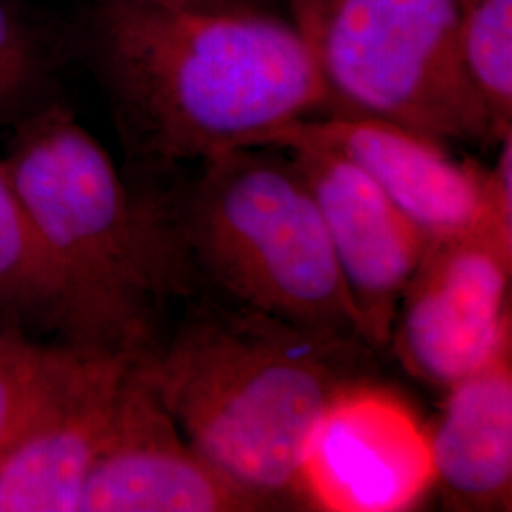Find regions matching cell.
I'll return each mask as SVG.
<instances>
[{
  "label": "cell",
  "instance_id": "12",
  "mask_svg": "<svg viewBox=\"0 0 512 512\" xmlns=\"http://www.w3.org/2000/svg\"><path fill=\"white\" fill-rule=\"evenodd\" d=\"M444 391L429 431L442 503L450 511H511L512 340Z\"/></svg>",
  "mask_w": 512,
  "mask_h": 512
},
{
  "label": "cell",
  "instance_id": "3",
  "mask_svg": "<svg viewBox=\"0 0 512 512\" xmlns=\"http://www.w3.org/2000/svg\"><path fill=\"white\" fill-rule=\"evenodd\" d=\"M0 165L65 285L74 348L141 355L190 296L147 184H129L71 110L25 116Z\"/></svg>",
  "mask_w": 512,
  "mask_h": 512
},
{
  "label": "cell",
  "instance_id": "4",
  "mask_svg": "<svg viewBox=\"0 0 512 512\" xmlns=\"http://www.w3.org/2000/svg\"><path fill=\"white\" fill-rule=\"evenodd\" d=\"M147 184L190 296L219 294L365 344L325 222L289 152L234 148L202 160L190 179L167 171Z\"/></svg>",
  "mask_w": 512,
  "mask_h": 512
},
{
  "label": "cell",
  "instance_id": "9",
  "mask_svg": "<svg viewBox=\"0 0 512 512\" xmlns=\"http://www.w3.org/2000/svg\"><path fill=\"white\" fill-rule=\"evenodd\" d=\"M281 150L310 186L366 346L389 349L404 291L429 241L346 156L310 145Z\"/></svg>",
  "mask_w": 512,
  "mask_h": 512
},
{
  "label": "cell",
  "instance_id": "16",
  "mask_svg": "<svg viewBox=\"0 0 512 512\" xmlns=\"http://www.w3.org/2000/svg\"><path fill=\"white\" fill-rule=\"evenodd\" d=\"M42 69L37 40L10 0H0V120L31 97Z\"/></svg>",
  "mask_w": 512,
  "mask_h": 512
},
{
  "label": "cell",
  "instance_id": "6",
  "mask_svg": "<svg viewBox=\"0 0 512 512\" xmlns=\"http://www.w3.org/2000/svg\"><path fill=\"white\" fill-rule=\"evenodd\" d=\"M512 249L476 228L427 243L391 346L421 382L448 389L512 340Z\"/></svg>",
  "mask_w": 512,
  "mask_h": 512
},
{
  "label": "cell",
  "instance_id": "10",
  "mask_svg": "<svg viewBox=\"0 0 512 512\" xmlns=\"http://www.w3.org/2000/svg\"><path fill=\"white\" fill-rule=\"evenodd\" d=\"M298 145L334 150L359 165L429 243L484 222L490 167L459 162L435 137L374 116L329 112L277 129L262 147Z\"/></svg>",
  "mask_w": 512,
  "mask_h": 512
},
{
  "label": "cell",
  "instance_id": "15",
  "mask_svg": "<svg viewBox=\"0 0 512 512\" xmlns=\"http://www.w3.org/2000/svg\"><path fill=\"white\" fill-rule=\"evenodd\" d=\"M467 69L497 143L512 133V0H452Z\"/></svg>",
  "mask_w": 512,
  "mask_h": 512
},
{
  "label": "cell",
  "instance_id": "2",
  "mask_svg": "<svg viewBox=\"0 0 512 512\" xmlns=\"http://www.w3.org/2000/svg\"><path fill=\"white\" fill-rule=\"evenodd\" d=\"M137 357L205 458L279 509L302 503V458L332 399L366 378L363 342L198 293Z\"/></svg>",
  "mask_w": 512,
  "mask_h": 512
},
{
  "label": "cell",
  "instance_id": "14",
  "mask_svg": "<svg viewBox=\"0 0 512 512\" xmlns=\"http://www.w3.org/2000/svg\"><path fill=\"white\" fill-rule=\"evenodd\" d=\"M80 349L42 344L0 319V463L54 399Z\"/></svg>",
  "mask_w": 512,
  "mask_h": 512
},
{
  "label": "cell",
  "instance_id": "17",
  "mask_svg": "<svg viewBox=\"0 0 512 512\" xmlns=\"http://www.w3.org/2000/svg\"><path fill=\"white\" fill-rule=\"evenodd\" d=\"M177 10L213 12V14H243V12H274L272 0H145ZM275 14V12H274Z\"/></svg>",
  "mask_w": 512,
  "mask_h": 512
},
{
  "label": "cell",
  "instance_id": "8",
  "mask_svg": "<svg viewBox=\"0 0 512 512\" xmlns=\"http://www.w3.org/2000/svg\"><path fill=\"white\" fill-rule=\"evenodd\" d=\"M279 511L186 439L141 366H129L78 512Z\"/></svg>",
  "mask_w": 512,
  "mask_h": 512
},
{
  "label": "cell",
  "instance_id": "13",
  "mask_svg": "<svg viewBox=\"0 0 512 512\" xmlns=\"http://www.w3.org/2000/svg\"><path fill=\"white\" fill-rule=\"evenodd\" d=\"M0 319L33 334L73 340L61 275L31 215L0 165Z\"/></svg>",
  "mask_w": 512,
  "mask_h": 512
},
{
  "label": "cell",
  "instance_id": "1",
  "mask_svg": "<svg viewBox=\"0 0 512 512\" xmlns=\"http://www.w3.org/2000/svg\"><path fill=\"white\" fill-rule=\"evenodd\" d=\"M86 44L124 147L145 175L262 147L277 129L332 107L304 40L274 12L95 0Z\"/></svg>",
  "mask_w": 512,
  "mask_h": 512
},
{
  "label": "cell",
  "instance_id": "7",
  "mask_svg": "<svg viewBox=\"0 0 512 512\" xmlns=\"http://www.w3.org/2000/svg\"><path fill=\"white\" fill-rule=\"evenodd\" d=\"M300 484L308 509H412L435 488L429 429L395 393L361 378L332 399L313 427Z\"/></svg>",
  "mask_w": 512,
  "mask_h": 512
},
{
  "label": "cell",
  "instance_id": "11",
  "mask_svg": "<svg viewBox=\"0 0 512 512\" xmlns=\"http://www.w3.org/2000/svg\"><path fill=\"white\" fill-rule=\"evenodd\" d=\"M135 355L78 351L71 372L0 463V512H78Z\"/></svg>",
  "mask_w": 512,
  "mask_h": 512
},
{
  "label": "cell",
  "instance_id": "5",
  "mask_svg": "<svg viewBox=\"0 0 512 512\" xmlns=\"http://www.w3.org/2000/svg\"><path fill=\"white\" fill-rule=\"evenodd\" d=\"M330 112L382 118L442 143H497L452 0H285Z\"/></svg>",
  "mask_w": 512,
  "mask_h": 512
}]
</instances>
